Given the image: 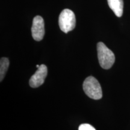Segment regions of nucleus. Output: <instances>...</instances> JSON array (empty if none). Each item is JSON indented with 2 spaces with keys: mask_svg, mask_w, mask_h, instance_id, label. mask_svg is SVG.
I'll use <instances>...</instances> for the list:
<instances>
[{
  "mask_svg": "<svg viewBox=\"0 0 130 130\" xmlns=\"http://www.w3.org/2000/svg\"><path fill=\"white\" fill-rule=\"evenodd\" d=\"M108 6L116 16L121 17L123 14V0H107Z\"/></svg>",
  "mask_w": 130,
  "mask_h": 130,
  "instance_id": "nucleus-6",
  "label": "nucleus"
},
{
  "mask_svg": "<svg viewBox=\"0 0 130 130\" xmlns=\"http://www.w3.org/2000/svg\"><path fill=\"white\" fill-rule=\"evenodd\" d=\"M31 33L33 39L36 41H40L43 39L45 35V24L43 18L40 16H36L34 18Z\"/></svg>",
  "mask_w": 130,
  "mask_h": 130,
  "instance_id": "nucleus-4",
  "label": "nucleus"
},
{
  "mask_svg": "<svg viewBox=\"0 0 130 130\" xmlns=\"http://www.w3.org/2000/svg\"><path fill=\"white\" fill-rule=\"evenodd\" d=\"M78 130H96L95 128L90 125L87 123H84L79 125Z\"/></svg>",
  "mask_w": 130,
  "mask_h": 130,
  "instance_id": "nucleus-8",
  "label": "nucleus"
},
{
  "mask_svg": "<svg viewBox=\"0 0 130 130\" xmlns=\"http://www.w3.org/2000/svg\"><path fill=\"white\" fill-rule=\"evenodd\" d=\"M47 73H48V70L46 65H40L36 72L30 79L29 81L30 86L32 88H36L42 85L47 76Z\"/></svg>",
  "mask_w": 130,
  "mask_h": 130,
  "instance_id": "nucleus-5",
  "label": "nucleus"
},
{
  "mask_svg": "<svg viewBox=\"0 0 130 130\" xmlns=\"http://www.w3.org/2000/svg\"><path fill=\"white\" fill-rule=\"evenodd\" d=\"M39 66H39V65H37V66H36V67H37V68H38L39 67Z\"/></svg>",
  "mask_w": 130,
  "mask_h": 130,
  "instance_id": "nucleus-9",
  "label": "nucleus"
},
{
  "mask_svg": "<svg viewBox=\"0 0 130 130\" xmlns=\"http://www.w3.org/2000/svg\"><path fill=\"white\" fill-rule=\"evenodd\" d=\"M9 66V60L7 58L3 57L0 60V81H2L6 75Z\"/></svg>",
  "mask_w": 130,
  "mask_h": 130,
  "instance_id": "nucleus-7",
  "label": "nucleus"
},
{
  "mask_svg": "<svg viewBox=\"0 0 130 130\" xmlns=\"http://www.w3.org/2000/svg\"><path fill=\"white\" fill-rule=\"evenodd\" d=\"M83 90L89 98L98 100L101 99L102 91L98 81L95 77H88L83 83Z\"/></svg>",
  "mask_w": 130,
  "mask_h": 130,
  "instance_id": "nucleus-2",
  "label": "nucleus"
},
{
  "mask_svg": "<svg viewBox=\"0 0 130 130\" xmlns=\"http://www.w3.org/2000/svg\"><path fill=\"white\" fill-rule=\"evenodd\" d=\"M98 58L100 66L104 69L111 68L115 61L114 53L102 42L97 44Z\"/></svg>",
  "mask_w": 130,
  "mask_h": 130,
  "instance_id": "nucleus-1",
  "label": "nucleus"
},
{
  "mask_svg": "<svg viewBox=\"0 0 130 130\" xmlns=\"http://www.w3.org/2000/svg\"><path fill=\"white\" fill-rule=\"evenodd\" d=\"M76 19L74 13L70 9H64L60 13L58 18V24L60 30L68 33L75 27Z\"/></svg>",
  "mask_w": 130,
  "mask_h": 130,
  "instance_id": "nucleus-3",
  "label": "nucleus"
}]
</instances>
